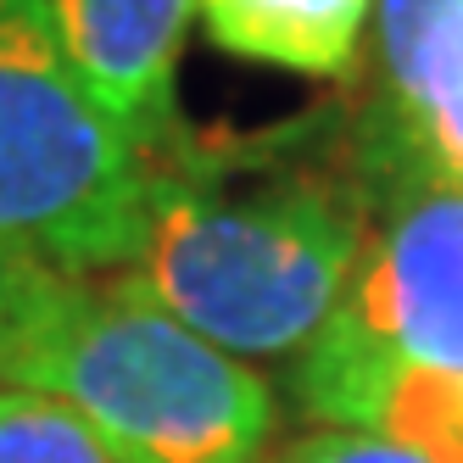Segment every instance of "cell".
<instances>
[{"mask_svg": "<svg viewBox=\"0 0 463 463\" xmlns=\"http://www.w3.org/2000/svg\"><path fill=\"white\" fill-rule=\"evenodd\" d=\"M0 463H123V458L68 402L28 385H0Z\"/></svg>", "mask_w": 463, "mask_h": 463, "instance_id": "obj_8", "label": "cell"}, {"mask_svg": "<svg viewBox=\"0 0 463 463\" xmlns=\"http://www.w3.org/2000/svg\"><path fill=\"white\" fill-rule=\"evenodd\" d=\"M385 84L396 95V151L463 179V0H452L436 23L385 61Z\"/></svg>", "mask_w": 463, "mask_h": 463, "instance_id": "obj_7", "label": "cell"}, {"mask_svg": "<svg viewBox=\"0 0 463 463\" xmlns=\"http://www.w3.org/2000/svg\"><path fill=\"white\" fill-rule=\"evenodd\" d=\"M195 0H51L68 68L140 151L174 128V68Z\"/></svg>", "mask_w": 463, "mask_h": 463, "instance_id": "obj_5", "label": "cell"}, {"mask_svg": "<svg viewBox=\"0 0 463 463\" xmlns=\"http://www.w3.org/2000/svg\"><path fill=\"white\" fill-rule=\"evenodd\" d=\"M369 436H385L430 463H463V374L408 369L391 385Z\"/></svg>", "mask_w": 463, "mask_h": 463, "instance_id": "obj_9", "label": "cell"}, {"mask_svg": "<svg viewBox=\"0 0 463 463\" xmlns=\"http://www.w3.org/2000/svg\"><path fill=\"white\" fill-rule=\"evenodd\" d=\"M68 274H51L45 262H28L17 251H0V380L12 374L23 341L34 335V324L56 302V290Z\"/></svg>", "mask_w": 463, "mask_h": 463, "instance_id": "obj_10", "label": "cell"}, {"mask_svg": "<svg viewBox=\"0 0 463 463\" xmlns=\"http://www.w3.org/2000/svg\"><path fill=\"white\" fill-rule=\"evenodd\" d=\"M84 413L123 463H257L274 396L128 285L61 279L12 374Z\"/></svg>", "mask_w": 463, "mask_h": 463, "instance_id": "obj_2", "label": "cell"}, {"mask_svg": "<svg viewBox=\"0 0 463 463\" xmlns=\"http://www.w3.org/2000/svg\"><path fill=\"white\" fill-rule=\"evenodd\" d=\"M357 269V213L335 184L279 174L229 184L168 168L146 179L128 285L229 357H279L318 335Z\"/></svg>", "mask_w": 463, "mask_h": 463, "instance_id": "obj_1", "label": "cell"}, {"mask_svg": "<svg viewBox=\"0 0 463 463\" xmlns=\"http://www.w3.org/2000/svg\"><path fill=\"white\" fill-rule=\"evenodd\" d=\"M408 184L335 313L296 363V402L329 424H380L408 369L463 374V179L402 162Z\"/></svg>", "mask_w": 463, "mask_h": 463, "instance_id": "obj_4", "label": "cell"}, {"mask_svg": "<svg viewBox=\"0 0 463 463\" xmlns=\"http://www.w3.org/2000/svg\"><path fill=\"white\" fill-rule=\"evenodd\" d=\"M213 45L307 79H341L357 61L369 0H202Z\"/></svg>", "mask_w": 463, "mask_h": 463, "instance_id": "obj_6", "label": "cell"}, {"mask_svg": "<svg viewBox=\"0 0 463 463\" xmlns=\"http://www.w3.org/2000/svg\"><path fill=\"white\" fill-rule=\"evenodd\" d=\"M146 179V151L68 68L51 0H0V251L68 279L128 262Z\"/></svg>", "mask_w": 463, "mask_h": 463, "instance_id": "obj_3", "label": "cell"}, {"mask_svg": "<svg viewBox=\"0 0 463 463\" xmlns=\"http://www.w3.org/2000/svg\"><path fill=\"white\" fill-rule=\"evenodd\" d=\"M274 463H430V458L385 436H369V430H318V436H302L296 447H285Z\"/></svg>", "mask_w": 463, "mask_h": 463, "instance_id": "obj_11", "label": "cell"}]
</instances>
